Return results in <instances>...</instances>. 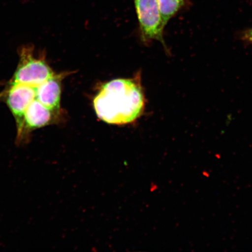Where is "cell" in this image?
Returning a JSON list of instances; mask_svg holds the SVG:
<instances>
[{
    "instance_id": "cell-4",
    "label": "cell",
    "mask_w": 252,
    "mask_h": 252,
    "mask_svg": "<svg viewBox=\"0 0 252 252\" xmlns=\"http://www.w3.org/2000/svg\"><path fill=\"white\" fill-rule=\"evenodd\" d=\"M165 26L187 5V0H157Z\"/></svg>"
},
{
    "instance_id": "cell-2",
    "label": "cell",
    "mask_w": 252,
    "mask_h": 252,
    "mask_svg": "<svg viewBox=\"0 0 252 252\" xmlns=\"http://www.w3.org/2000/svg\"><path fill=\"white\" fill-rule=\"evenodd\" d=\"M96 114L112 125L130 124L143 113L145 96L140 79H115L104 84L94 97Z\"/></svg>"
},
{
    "instance_id": "cell-3",
    "label": "cell",
    "mask_w": 252,
    "mask_h": 252,
    "mask_svg": "<svg viewBox=\"0 0 252 252\" xmlns=\"http://www.w3.org/2000/svg\"><path fill=\"white\" fill-rule=\"evenodd\" d=\"M139 23L141 39L144 43L159 41L166 49L163 39V23L157 0H133Z\"/></svg>"
},
{
    "instance_id": "cell-1",
    "label": "cell",
    "mask_w": 252,
    "mask_h": 252,
    "mask_svg": "<svg viewBox=\"0 0 252 252\" xmlns=\"http://www.w3.org/2000/svg\"><path fill=\"white\" fill-rule=\"evenodd\" d=\"M18 53L14 73L0 91V102L13 116L17 130L24 121L47 123L65 116L62 85L71 72L55 71L45 52L37 53L33 45L21 47Z\"/></svg>"
},
{
    "instance_id": "cell-5",
    "label": "cell",
    "mask_w": 252,
    "mask_h": 252,
    "mask_svg": "<svg viewBox=\"0 0 252 252\" xmlns=\"http://www.w3.org/2000/svg\"><path fill=\"white\" fill-rule=\"evenodd\" d=\"M241 38L245 42L252 43V28L244 32L242 34Z\"/></svg>"
}]
</instances>
